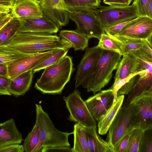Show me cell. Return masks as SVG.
<instances>
[{"mask_svg": "<svg viewBox=\"0 0 152 152\" xmlns=\"http://www.w3.org/2000/svg\"><path fill=\"white\" fill-rule=\"evenodd\" d=\"M32 54L21 52L6 45H0V63L8 66L16 60Z\"/></svg>", "mask_w": 152, "mask_h": 152, "instance_id": "obj_29", "label": "cell"}, {"mask_svg": "<svg viewBox=\"0 0 152 152\" xmlns=\"http://www.w3.org/2000/svg\"><path fill=\"white\" fill-rule=\"evenodd\" d=\"M135 111L132 104L121 107L111 125L106 141L113 148L126 134L135 129L134 126Z\"/></svg>", "mask_w": 152, "mask_h": 152, "instance_id": "obj_6", "label": "cell"}, {"mask_svg": "<svg viewBox=\"0 0 152 152\" xmlns=\"http://www.w3.org/2000/svg\"><path fill=\"white\" fill-rule=\"evenodd\" d=\"M103 50L98 45L86 49L85 52L77 67L75 77V87L81 86L100 58Z\"/></svg>", "mask_w": 152, "mask_h": 152, "instance_id": "obj_12", "label": "cell"}, {"mask_svg": "<svg viewBox=\"0 0 152 152\" xmlns=\"http://www.w3.org/2000/svg\"><path fill=\"white\" fill-rule=\"evenodd\" d=\"M39 4L43 15L54 22L60 29L68 23V10L63 0H43Z\"/></svg>", "mask_w": 152, "mask_h": 152, "instance_id": "obj_14", "label": "cell"}, {"mask_svg": "<svg viewBox=\"0 0 152 152\" xmlns=\"http://www.w3.org/2000/svg\"><path fill=\"white\" fill-rule=\"evenodd\" d=\"M133 19L119 23L107 28L104 30V32L111 35H114L117 34L123 27Z\"/></svg>", "mask_w": 152, "mask_h": 152, "instance_id": "obj_39", "label": "cell"}, {"mask_svg": "<svg viewBox=\"0 0 152 152\" xmlns=\"http://www.w3.org/2000/svg\"><path fill=\"white\" fill-rule=\"evenodd\" d=\"M12 17V14L7 18L2 23L0 24V29L11 20Z\"/></svg>", "mask_w": 152, "mask_h": 152, "instance_id": "obj_45", "label": "cell"}, {"mask_svg": "<svg viewBox=\"0 0 152 152\" xmlns=\"http://www.w3.org/2000/svg\"><path fill=\"white\" fill-rule=\"evenodd\" d=\"M67 10H94L101 5V0H63Z\"/></svg>", "mask_w": 152, "mask_h": 152, "instance_id": "obj_27", "label": "cell"}, {"mask_svg": "<svg viewBox=\"0 0 152 152\" xmlns=\"http://www.w3.org/2000/svg\"><path fill=\"white\" fill-rule=\"evenodd\" d=\"M124 96H118L117 98L104 116L98 121L99 133L101 135L106 134L120 108L122 107Z\"/></svg>", "mask_w": 152, "mask_h": 152, "instance_id": "obj_22", "label": "cell"}, {"mask_svg": "<svg viewBox=\"0 0 152 152\" xmlns=\"http://www.w3.org/2000/svg\"><path fill=\"white\" fill-rule=\"evenodd\" d=\"M113 36L130 39L145 40L152 46V18L138 16Z\"/></svg>", "mask_w": 152, "mask_h": 152, "instance_id": "obj_9", "label": "cell"}, {"mask_svg": "<svg viewBox=\"0 0 152 152\" xmlns=\"http://www.w3.org/2000/svg\"><path fill=\"white\" fill-rule=\"evenodd\" d=\"M69 50L57 48L51 50L32 70L34 73L53 65L59 61L66 54Z\"/></svg>", "mask_w": 152, "mask_h": 152, "instance_id": "obj_24", "label": "cell"}, {"mask_svg": "<svg viewBox=\"0 0 152 152\" xmlns=\"http://www.w3.org/2000/svg\"><path fill=\"white\" fill-rule=\"evenodd\" d=\"M24 151L23 145L12 144L0 148V152H23Z\"/></svg>", "mask_w": 152, "mask_h": 152, "instance_id": "obj_40", "label": "cell"}, {"mask_svg": "<svg viewBox=\"0 0 152 152\" xmlns=\"http://www.w3.org/2000/svg\"><path fill=\"white\" fill-rule=\"evenodd\" d=\"M143 70L140 71H137L135 73L131 74L127 77L124 78L114 80V82L113 85L110 88L112 90L114 96L113 103L115 101L117 98V93L118 91L124 85L128 82L132 78L135 76L138 75Z\"/></svg>", "mask_w": 152, "mask_h": 152, "instance_id": "obj_34", "label": "cell"}, {"mask_svg": "<svg viewBox=\"0 0 152 152\" xmlns=\"http://www.w3.org/2000/svg\"><path fill=\"white\" fill-rule=\"evenodd\" d=\"M138 75L132 78L128 82L124 85L118 91L117 96L121 95H127L133 87L138 77Z\"/></svg>", "mask_w": 152, "mask_h": 152, "instance_id": "obj_37", "label": "cell"}, {"mask_svg": "<svg viewBox=\"0 0 152 152\" xmlns=\"http://www.w3.org/2000/svg\"><path fill=\"white\" fill-rule=\"evenodd\" d=\"M11 11V10H0V15L3 13H8Z\"/></svg>", "mask_w": 152, "mask_h": 152, "instance_id": "obj_49", "label": "cell"}, {"mask_svg": "<svg viewBox=\"0 0 152 152\" xmlns=\"http://www.w3.org/2000/svg\"><path fill=\"white\" fill-rule=\"evenodd\" d=\"M98 46L104 50L117 53L123 55L121 42L113 36L104 32L101 35Z\"/></svg>", "mask_w": 152, "mask_h": 152, "instance_id": "obj_28", "label": "cell"}, {"mask_svg": "<svg viewBox=\"0 0 152 152\" xmlns=\"http://www.w3.org/2000/svg\"><path fill=\"white\" fill-rule=\"evenodd\" d=\"M135 83L129 92L124 102V106L127 107L137 98L143 94L152 92V62L138 75Z\"/></svg>", "mask_w": 152, "mask_h": 152, "instance_id": "obj_15", "label": "cell"}, {"mask_svg": "<svg viewBox=\"0 0 152 152\" xmlns=\"http://www.w3.org/2000/svg\"><path fill=\"white\" fill-rule=\"evenodd\" d=\"M139 152H152V128L142 130Z\"/></svg>", "mask_w": 152, "mask_h": 152, "instance_id": "obj_32", "label": "cell"}, {"mask_svg": "<svg viewBox=\"0 0 152 152\" xmlns=\"http://www.w3.org/2000/svg\"><path fill=\"white\" fill-rule=\"evenodd\" d=\"M35 124L39 127L40 139L37 146L33 152H41L43 147L70 146L69 136L73 132H61L54 126L48 113L39 104H35Z\"/></svg>", "mask_w": 152, "mask_h": 152, "instance_id": "obj_4", "label": "cell"}, {"mask_svg": "<svg viewBox=\"0 0 152 152\" xmlns=\"http://www.w3.org/2000/svg\"><path fill=\"white\" fill-rule=\"evenodd\" d=\"M12 7L0 4V10H11Z\"/></svg>", "mask_w": 152, "mask_h": 152, "instance_id": "obj_47", "label": "cell"}, {"mask_svg": "<svg viewBox=\"0 0 152 152\" xmlns=\"http://www.w3.org/2000/svg\"><path fill=\"white\" fill-rule=\"evenodd\" d=\"M150 0H134L133 3L136 6L139 16H147L151 18L148 9V4Z\"/></svg>", "mask_w": 152, "mask_h": 152, "instance_id": "obj_35", "label": "cell"}, {"mask_svg": "<svg viewBox=\"0 0 152 152\" xmlns=\"http://www.w3.org/2000/svg\"><path fill=\"white\" fill-rule=\"evenodd\" d=\"M132 131L125 135L118 142L114 147V152H126Z\"/></svg>", "mask_w": 152, "mask_h": 152, "instance_id": "obj_36", "label": "cell"}, {"mask_svg": "<svg viewBox=\"0 0 152 152\" xmlns=\"http://www.w3.org/2000/svg\"><path fill=\"white\" fill-rule=\"evenodd\" d=\"M12 14L11 13H3L0 15V24L2 23L8 17Z\"/></svg>", "mask_w": 152, "mask_h": 152, "instance_id": "obj_46", "label": "cell"}, {"mask_svg": "<svg viewBox=\"0 0 152 152\" xmlns=\"http://www.w3.org/2000/svg\"><path fill=\"white\" fill-rule=\"evenodd\" d=\"M121 56L115 52L103 50L97 63L81 86L94 94L101 91L110 81Z\"/></svg>", "mask_w": 152, "mask_h": 152, "instance_id": "obj_3", "label": "cell"}, {"mask_svg": "<svg viewBox=\"0 0 152 152\" xmlns=\"http://www.w3.org/2000/svg\"><path fill=\"white\" fill-rule=\"evenodd\" d=\"M83 126L86 132L90 152H114L113 147L99 135L97 132L96 126Z\"/></svg>", "mask_w": 152, "mask_h": 152, "instance_id": "obj_20", "label": "cell"}, {"mask_svg": "<svg viewBox=\"0 0 152 152\" xmlns=\"http://www.w3.org/2000/svg\"><path fill=\"white\" fill-rule=\"evenodd\" d=\"M32 70L22 73L12 80H10L9 91L16 97L23 96L29 90L32 82Z\"/></svg>", "mask_w": 152, "mask_h": 152, "instance_id": "obj_19", "label": "cell"}, {"mask_svg": "<svg viewBox=\"0 0 152 152\" xmlns=\"http://www.w3.org/2000/svg\"><path fill=\"white\" fill-rule=\"evenodd\" d=\"M73 152L72 148L69 146L43 147L41 151V152Z\"/></svg>", "mask_w": 152, "mask_h": 152, "instance_id": "obj_41", "label": "cell"}, {"mask_svg": "<svg viewBox=\"0 0 152 152\" xmlns=\"http://www.w3.org/2000/svg\"><path fill=\"white\" fill-rule=\"evenodd\" d=\"M103 2L109 6H124L123 0H103Z\"/></svg>", "mask_w": 152, "mask_h": 152, "instance_id": "obj_42", "label": "cell"}, {"mask_svg": "<svg viewBox=\"0 0 152 152\" xmlns=\"http://www.w3.org/2000/svg\"><path fill=\"white\" fill-rule=\"evenodd\" d=\"M36 1H37L39 4L43 0H35Z\"/></svg>", "mask_w": 152, "mask_h": 152, "instance_id": "obj_50", "label": "cell"}, {"mask_svg": "<svg viewBox=\"0 0 152 152\" xmlns=\"http://www.w3.org/2000/svg\"><path fill=\"white\" fill-rule=\"evenodd\" d=\"M113 36L121 42L123 55L131 50L140 49L143 44L147 42L145 40L130 39L118 36Z\"/></svg>", "mask_w": 152, "mask_h": 152, "instance_id": "obj_31", "label": "cell"}, {"mask_svg": "<svg viewBox=\"0 0 152 152\" xmlns=\"http://www.w3.org/2000/svg\"><path fill=\"white\" fill-rule=\"evenodd\" d=\"M66 107L70 114L68 119L77 122L87 127L96 126V122L90 112L85 102L82 99L80 93L74 90L67 96H63Z\"/></svg>", "mask_w": 152, "mask_h": 152, "instance_id": "obj_8", "label": "cell"}, {"mask_svg": "<svg viewBox=\"0 0 152 152\" xmlns=\"http://www.w3.org/2000/svg\"><path fill=\"white\" fill-rule=\"evenodd\" d=\"M131 104L135 111L134 128L142 130L152 128V92L143 94Z\"/></svg>", "mask_w": 152, "mask_h": 152, "instance_id": "obj_10", "label": "cell"}, {"mask_svg": "<svg viewBox=\"0 0 152 152\" xmlns=\"http://www.w3.org/2000/svg\"><path fill=\"white\" fill-rule=\"evenodd\" d=\"M114 96L110 89L101 91L85 102L91 114L98 121L105 114L113 102Z\"/></svg>", "mask_w": 152, "mask_h": 152, "instance_id": "obj_11", "label": "cell"}, {"mask_svg": "<svg viewBox=\"0 0 152 152\" xmlns=\"http://www.w3.org/2000/svg\"><path fill=\"white\" fill-rule=\"evenodd\" d=\"M50 51L32 54L11 63L8 65V78L12 80L22 73L33 70Z\"/></svg>", "mask_w": 152, "mask_h": 152, "instance_id": "obj_16", "label": "cell"}, {"mask_svg": "<svg viewBox=\"0 0 152 152\" xmlns=\"http://www.w3.org/2000/svg\"><path fill=\"white\" fill-rule=\"evenodd\" d=\"M142 130L135 128L131 132L126 152H139V144Z\"/></svg>", "mask_w": 152, "mask_h": 152, "instance_id": "obj_33", "label": "cell"}, {"mask_svg": "<svg viewBox=\"0 0 152 152\" xmlns=\"http://www.w3.org/2000/svg\"><path fill=\"white\" fill-rule=\"evenodd\" d=\"M11 12L12 16L18 18L40 17L43 15L39 4L35 0H15Z\"/></svg>", "mask_w": 152, "mask_h": 152, "instance_id": "obj_17", "label": "cell"}, {"mask_svg": "<svg viewBox=\"0 0 152 152\" xmlns=\"http://www.w3.org/2000/svg\"><path fill=\"white\" fill-rule=\"evenodd\" d=\"M117 67L114 80L125 78L137 71L139 63L137 58L129 52L124 54Z\"/></svg>", "mask_w": 152, "mask_h": 152, "instance_id": "obj_21", "label": "cell"}, {"mask_svg": "<svg viewBox=\"0 0 152 152\" xmlns=\"http://www.w3.org/2000/svg\"><path fill=\"white\" fill-rule=\"evenodd\" d=\"M73 152H90L86 131L82 125L76 123L74 125Z\"/></svg>", "mask_w": 152, "mask_h": 152, "instance_id": "obj_25", "label": "cell"}, {"mask_svg": "<svg viewBox=\"0 0 152 152\" xmlns=\"http://www.w3.org/2000/svg\"><path fill=\"white\" fill-rule=\"evenodd\" d=\"M20 26L18 18L13 16L0 29V45H6L17 32Z\"/></svg>", "mask_w": 152, "mask_h": 152, "instance_id": "obj_26", "label": "cell"}, {"mask_svg": "<svg viewBox=\"0 0 152 152\" xmlns=\"http://www.w3.org/2000/svg\"><path fill=\"white\" fill-rule=\"evenodd\" d=\"M22 141V134L13 118L0 123V148L11 144H20Z\"/></svg>", "mask_w": 152, "mask_h": 152, "instance_id": "obj_18", "label": "cell"}, {"mask_svg": "<svg viewBox=\"0 0 152 152\" xmlns=\"http://www.w3.org/2000/svg\"><path fill=\"white\" fill-rule=\"evenodd\" d=\"M94 12L104 30L139 16L136 6L133 3L129 6L101 5Z\"/></svg>", "mask_w": 152, "mask_h": 152, "instance_id": "obj_5", "label": "cell"}, {"mask_svg": "<svg viewBox=\"0 0 152 152\" xmlns=\"http://www.w3.org/2000/svg\"><path fill=\"white\" fill-rule=\"evenodd\" d=\"M59 35L70 42L75 51L84 50L88 47L89 39L75 30H61Z\"/></svg>", "mask_w": 152, "mask_h": 152, "instance_id": "obj_23", "label": "cell"}, {"mask_svg": "<svg viewBox=\"0 0 152 152\" xmlns=\"http://www.w3.org/2000/svg\"><path fill=\"white\" fill-rule=\"evenodd\" d=\"M15 0H0V4L12 7Z\"/></svg>", "mask_w": 152, "mask_h": 152, "instance_id": "obj_44", "label": "cell"}, {"mask_svg": "<svg viewBox=\"0 0 152 152\" xmlns=\"http://www.w3.org/2000/svg\"><path fill=\"white\" fill-rule=\"evenodd\" d=\"M20 26L17 32L56 33L60 28L52 20L43 15L40 17L18 18Z\"/></svg>", "mask_w": 152, "mask_h": 152, "instance_id": "obj_13", "label": "cell"}, {"mask_svg": "<svg viewBox=\"0 0 152 152\" xmlns=\"http://www.w3.org/2000/svg\"><path fill=\"white\" fill-rule=\"evenodd\" d=\"M10 79L0 75V95L11 96L9 89Z\"/></svg>", "mask_w": 152, "mask_h": 152, "instance_id": "obj_38", "label": "cell"}, {"mask_svg": "<svg viewBox=\"0 0 152 152\" xmlns=\"http://www.w3.org/2000/svg\"><path fill=\"white\" fill-rule=\"evenodd\" d=\"M6 45L28 54H35L57 48L69 50L72 48L70 42L56 34L32 32H17Z\"/></svg>", "mask_w": 152, "mask_h": 152, "instance_id": "obj_1", "label": "cell"}, {"mask_svg": "<svg viewBox=\"0 0 152 152\" xmlns=\"http://www.w3.org/2000/svg\"><path fill=\"white\" fill-rule=\"evenodd\" d=\"M72 57L65 56L57 63L44 69L34 87L44 94H61L75 69Z\"/></svg>", "mask_w": 152, "mask_h": 152, "instance_id": "obj_2", "label": "cell"}, {"mask_svg": "<svg viewBox=\"0 0 152 152\" xmlns=\"http://www.w3.org/2000/svg\"><path fill=\"white\" fill-rule=\"evenodd\" d=\"M94 10H67L68 18L77 25L75 31L89 39L96 38L99 40L104 32L97 18Z\"/></svg>", "mask_w": 152, "mask_h": 152, "instance_id": "obj_7", "label": "cell"}, {"mask_svg": "<svg viewBox=\"0 0 152 152\" xmlns=\"http://www.w3.org/2000/svg\"><path fill=\"white\" fill-rule=\"evenodd\" d=\"M39 139V130L38 126L35 124L31 131L24 140L23 145L24 151L33 152L38 145Z\"/></svg>", "mask_w": 152, "mask_h": 152, "instance_id": "obj_30", "label": "cell"}, {"mask_svg": "<svg viewBox=\"0 0 152 152\" xmlns=\"http://www.w3.org/2000/svg\"><path fill=\"white\" fill-rule=\"evenodd\" d=\"M132 0H123L124 6H129Z\"/></svg>", "mask_w": 152, "mask_h": 152, "instance_id": "obj_48", "label": "cell"}, {"mask_svg": "<svg viewBox=\"0 0 152 152\" xmlns=\"http://www.w3.org/2000/svg\"><path fill=\"white\" fill-rule=\"evenodd\" d=\"M0 75L8 78L7 65L0 63Z\"/></svg>", "mask_w": 152, "mask_h": 152, "instance_id": "obj_43", "label": "cell"}]
</instances>
